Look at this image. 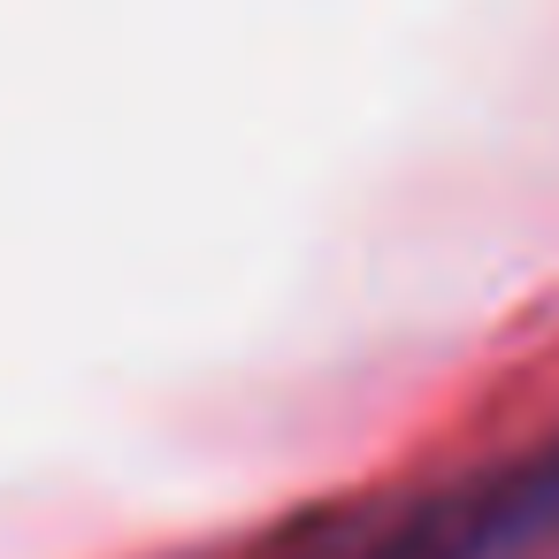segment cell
Wrapping results in <instances>:
<instances>
[{
	"instance_id": "obj_1",
	"label": "cell",
	"mask_w": 559,
	"mask_h": 559,
	"mask_svg": "<svg viewBox=\"0 0 559 559\" xmlns=\"http://www.w3.org/2000/svg\"><path fill=\"white\" fill-rule=\"evenodd\" d=\"M353 559H559V444L429 490Z\"/></svg>"
}]
</instances>
